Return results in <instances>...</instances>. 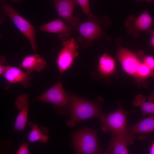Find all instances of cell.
Segmentation results:
<instances>
[{
  "label": "cell",
  "mask_w": 154,
  "mask_h": 154,
  "mask_svg": "<svg viewBox=\"0 0 154 154\" xmlns=\"http://www.w3.org/2000/svg\"><path fill=\"white\" fill-rule=\"evenodd\" d=\"M149 153L151 154H154V140L150 148Z\"/></svg>",
  "instance_id": "obj_27"
},
{
  "label": "cell",
  "mask_w": 154,
  "mask_h": 154,
  "mask_svg": "<svg viewBox=\"0 0 154 154\" xmlns=\"http://www.w3.org/2000/svg\"><path fill=\"white\" fill-rule=\"evenodd\" d=\"M29 143H24L19 147L16 154H28L29 153Z\"/></svg>",
  "instance_id": "obj_23"
},
{
  "label": "cell",
  "mask_w": 154,
  "mask_h": 154,
  "mask_svg": "<svg viewBox=\"0 0 154 154\" xmlns=\"http://www.w3.org/2000/svg\"><path fill=\"white\" fill-rule=\"evenodd\" d=\"M137 53L141 60L145 63L150 69L151 73V77L154 78V57L147 55L142 50Z\"/></svg>",
  "instance_id": "obj_21"
},
{
  "label": "cell",
  "mask_w": 154,
  "mask_h": 154,
  "mask_svg": "<svg viewBox=\"0 0 154 154\" xmlns=\"http://www.w3.org/2000/svg\"><path fill=\"white\" fill-rule=\"evenodd\" d=\"M62 45L56 60L60 75L71 67L74 59L78 55V44L74 38L63 41Z\"/></svg>",
  "instance_id": "obj_9"
},
{
  "label": "cell",
  "mask_w": 154,
  "mask_h": 154,
  "mask_svg": "<svg viewBox=\"0 0 154 154\" xmlns=\"http://www.w3.org/2000/svg\"><path fill=\"white\" fill-rule=\"evenodd\" d=\"M68 93L70 116L67 126L73 127L78 123L93 117L101 121L105 116L102 107L104 99L101 96L92 101L69 92Z\"/></svg>",
  "instance_id": "obj_1"
},
{
  "label": "cell",
  "mask_w": 154,
  "mask_h": 154,
  "mask_svg": "<svg viewBox=\"0 0 154 154\" xmlns=\"http://www.w3.org/2000/svg\"><path fill=\"white\" fill-rule=\"evenodd\" d=\"M59 15L68 23L72 30L77 31L80 19L74 17L73 11L76 1L74 0H52Z\"/></svg>",
  "instance_id": "obj_11"
},
{
  "label": "cell",
  "mask_w": 154,
  "mask_h": 154,
  "mask_svg": "<svg viewBox=\"0 0 154 154\" xmlns=\"http://www.w3.org/2000/svg\"><path fill=\"white\" fill-rule=\"evenodd\" d=\"M118 38L116 39L117 50L116 58L123 69L128 74L135 78L141 63L137 53L120 46Z\"/></svg>",
  "instance_id": "obj_10"
},
{
  "label": "cell",
  "mask_w": 154,
  "mask_h": 154,
  "mask_svg": "<svg viewBox=\"0 0 154 154\" xmlns=\"http://www.w3.org/2000/svg\"><path fill=\"white\" fill-rule=\"evenodd\" d=\"M8 65L6 64L5 58L4 56H1L0 58V75L3 76L5 72Z\"/></svg>",
  "instance_id": "obj_24"
},
{
  "label": "cell",
  "mask_w": 154,
  "mask_h": 154,
  "mask_svg": "<svg viewBox=\"0 0 154 154\" xmlns=\"http://www.w3.org/2000/svg\"><path fill=\"white\" fill-rule=\"evenodd\" d=\"M149 77H151V72L148 66L141 61L135 78L138 81L141 80L147 85V80Z\"/></svg>",
  "instance_id": "obj_20"
},
{
  "label": "cell",
  "mask_w": 154,
  "mask_h": 154,
  "mask_svg": "<svg viewBox=\"0 0 154 154\" xmlns=\"http://www.w3.org/2000/svg\"><path fill=\"white\" fill-rule=\"evenodd\" d=\"M135 137L130 134L126 129L111 133L110 141L103 154H127L128 146L133 144Z\"/></svg>",
  "instance_id": "obj_8"
},
{
  "label": "cell",
  "mask_w": 154,
  "mask_h": 154,
  "mask_svg": "<svg viewBox=\"0 0 154 154\" xmlns=\"http://www.w3.org/2000/svg\"><path fill=\"white\" fill-rule=\"evenodd\" d=\"M28 124L30 126L31 129L28 136V140L30 142L39 141L40 143H46L48 142L49 136L48 134V130L44 126L38 128L37 125L29 121Z\"/></svg>",
  "instance_id": "obj_17"
},
{
  "label": "cell",
  "mask_w": 154,
  "mask_h": 154,
  "mask_svg": "<svg viewBox=\"0 0 154 154\" xmlns=\"http://www.w3.org/2000/svg\"><path fill=\"white\" fill-rule=\"evenodd\" d=\"M45 59L40 57L39 54L35 53L26 56L19 64V67L31 74L34 71L38 72H42L47 66Z\"/></svg>",
  "instance_id": "obj_16"
},
{
  "label": "cell",
  "mask_w": 154,
  "mask_h": 154,
  "mask_svg": "<svg viewBox=\"0 0 154 154\" xmlns=\"http://www.w3.org/2000/svg\"><path fill=\"white\" fill-rule=\"evenodd\" d=\"M136 0L137 1H143V0ZM147 2H150L151 1H153L154 0H146Z\"/></svg>",
  "instance_id": "obj_29"
},
{
  "label": "cell",
  "mask_w": 154,
  "mask_h": 154,
  "mask_svg": "<svg viewBox=\"0 0 154 154\" xmlns=\"http://www.w3.org/2000/svg\"><path fill=\"white\" fill-rule=\"evenodd\" d=\"M80 6L83 13L86 15L88 19H92L94 15L92 13L89 6V0H75Z\"/></svg>",
  "instance_id": "obj_22"
},
{
  "label": "cell",
  "mask_w": 154,
  "mask_h": 154,
  "mask_svg": "<svg viewBox=\"0 0 154 154\" xmlns=\"http://www.w3.org/2000/svg\"><path fill=\"white\" fill-rule=\"evenodd\" d=\"M34 101L52 104L56 112L62 116H66L70 113L68 92L65 91L60 80L30 102Z\"/></svg>",
  "instance_id": "obj_4"
},
{
  "label": "cell",
  "mask_w": 154,
  "mask_h": 154,
  "mask_svg": "<svg viewBox=\"0 0 154 154\" xmlns=\"http://www.w3.org/2000/svg\"><path fill=\"white\" fill-rule=\"evenodd\" d=\"M98 70L100 73L105 76L112 75L116 71L114 59L107 53H104L100 57L98 63Z\"/></svg>",
  "instance_id": "obj_18"
},
{
  "label": "cell",
  "mask_w": 154,
  "mask_h": 154,
  "mask_svg": "<svg viewBox=\"0 0 154 154\" xmlns=\"http://www.w3.org/2000/svg\"><path fill=\"white\" fill-rule=\"evenodd\" d=\"M4 0H0L1 1H3ZM14 2V3H21L22 1V0H10Z\"/></svg>",
  "instance_id": "obj_28"
},
{
  "label": "cell",
  "mask_w": 154,
  "mask_h": 154,
  "mask_svg": "<svg viewBox=\"0 0 154 154\" xmlns=\"http://www.w3.org/2000/svg\"><path fill=\"white\" fill-rule=\"evenodd\" d=\"M154 26L153 20L147 10L137 17L133 15H129L125 23L127 33L135 38L138 37L141 32L151 36Z\"/></svg>",
  "instance_id": "obj_6"
},
{
  "label": "cell",
  "mask_w": 154,
  "mask_h": 154,
  "mask_svg": "<svg viewBox=\"0 0 154 154\" xmlns=\"http://www.w3.org/2000/svg\"><path fill=\"white\" fill-rule=\"evenodd\" d=\"M112 24L109 16L94 15L92 19L79 25L77 31L79 34L78 41L84 48L90 47L94 41L107 38L106 31Z\"/></svg>",
  "instance_id": "obj_2"
},
{
  "label": "cell",
  "mask_w": 154,
  "mask_h": 154,
  "mask_svg": "<svg viewBox=\"0 0 154 154\" xmlns=\"http://www.w3.org/2000/svg\"><path fill=\"white\" fill-rule=\"evenodd\" d=\"M39 29L42 32L56 33L61 40L65 41L71 38L72 30L69 26L58 19L40 26Z\"/></svg>",
  "instance_id": "obj_13"
},
{
  "label": "cell",
  "mask_w": 154,
  "mask_h": 154,
  "mask_svg": "<svg viewBox=\"0 0 154 154\" xmlns=\"http://www.w3.org/2000/svg\"><path fill=\"white\" fill-rule=\"evenodd\" d=\"M127 129L130 134H137V138L139 140L146 139L149 133L154 132V115L129 126Z\"/></svg>",
  "instance_id": "obj_15"
},
{
  "label": "cell",
  "mask_w": 154,
  "mask_h": 154,
  "mask_svg": "<svg viewBox=\"0 0 154 154\" xmlns=\"http://www.w3.org/2000/svg\"><path fill=\"white\" fill-rule=\"evenodd\" d=\"M1 12L9 17L16 27L27 38L34 52L37 48L36 44V31L34 26L21 16L16 10L4 0L1 1Z\"/></svg>",
  "instance_id": "obj_5"
},
{
  "label": "cell",
  "mask_w": 154,
  "mask_h": 154,
  "mask_svg": "<svg viewBox=\"0 0 154 154\" xmlns=\"http://www.w3.org/2000/svg\"><path fill=\"white\" fill-rule=\"evenodd\" d=\"M71 138L75 153L79 154L102 153L99 144L97 131L83 126L73 132Z\"/></svg>",
  "instance_id": "obj_3"
},
{
  "label": "cell",
  "mask_w": 154,
  "mask_h": 154,
  "mask_svg": "<svg viewBox=\"0 0 154 154\" xmlns=\"http://www.w3.org/2000/svg\"><path fill=\"white\" fill-rule=\"evenodd\" d=\"M146 100L145 96L139 94L135 97L132 104L134 106L140 108L142 116L154 115V103L153 102L147 101Z\"/></svg>",
  "instance_id": "obj_19"
},
{
  "label": "cell",
  "mask_w": 154,
  "mask_h": 154,
  "mask_svg": "<svg viewBox=\"0 0 154 154\" xmlns=\"http://www.w3.org/2000/svg\"><path fill=\"white\" fill-rule=\"evenodd\" d=\"M118 108L116 111L105 115L100 121L102 126V131L104 133H111L121 131L127 128V114L134 112L131 110L127 111L117 102Z\"/></svg>",
  "instance_id": "obj_7"
},
{
  "label": "cell",
  "mask_w": 154,
  "mask_h": 154,
  "mask_svg": "<svg viewBox=\"0 0 154 154\" xmlns=\"http://www.w3.org/2000/svg\"><path fill=\"white\" fill-rule=\"evenodd\" d=\"M3 76L9 83H20L25 88L29 87L32 79L31 74L9 65L7 66Z\"/></svg>",
  "instance_id": "obj_14"
},
{
  "label": "cell",
  "mask_w": 154,
  "mask_h": 154,
  "mask_svg": "<svg viewBox=\"0 0 154 154\" xmlns=\"http://www.w3.org/2000/svg\"><path fill=\"white\" fill-rule=\"evenodd\" d=\"M148 101L153 102L154 100V91H152L147 99Z\"/></svg>",
  "instance_id": "obj_26"
},
{
  "label": "cell",
  "mask_w": 154,
  "mask_h": 154,
  "mask_svg": "<svg viewBox=\"0 0 154 154\" xmlns=\"http://www.w3.org/2000/svg\"><path fill=\"white\" fill-rule=\"evenodd\" d=\"M151 36V37L149 45L154 47V30H153Z\"/></svg>",
  "instance_id": "obj_25"
},
{
  "label": "cell",
  "mask_w": 154,
  "mask_h": 154,
  "mask_svg": "<svg viewBox=\"0 0 154 154\" xmlns=\"http://www.w3.org/2000/svg\"><path fill=\"white\" fill-rule=\"evenodd\" d=\"M30 102L27 94H19L16 97L15 105L19 112L15 120L13 129V131H22L24 130L27 120L29 106Z\"/></svg>",
  "instance_id": "obj_12"
}]
</instances>
